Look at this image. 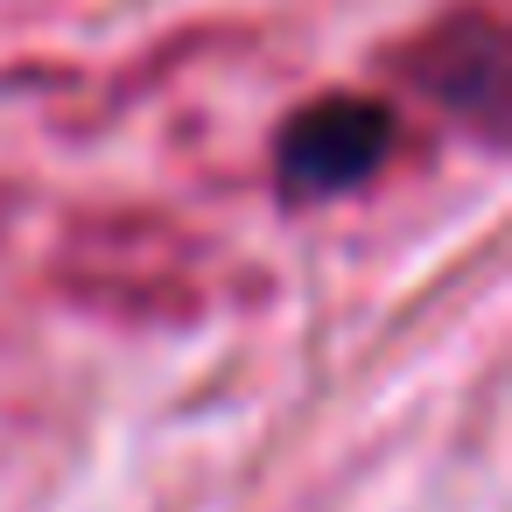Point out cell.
Instances as JSON below:
<instances>
[{
    "instance_id": "cell-1",
    "label": "cell",
    "mask_w": 512,
    "mask_h": 512,
    "mask_svg": "<svg viewBox=\"0 0 512 512\" xmlns=\"http://www.w3.org/2000/svg\"><path fill=\"white\" fill-rule=\"evenodd\" d=\"M386 155H393V113L379 99L330 92L281 127L274 176H281V197L316 204V197H337V190H358L365 176H379Z\"/></svg>"
},
{
    "instance_id": "cell-2",
    "label": "cell",
    "mask_w": 512,
    "mask_h": 512,
    "mask_svg": "<svg viewBox=\"0 0 512 512\" xmlns=\"http://www.w3.org/2000/svg\"><path fill=\"white\" fill-rule=\"evenodd\" d=\"M407 78L449 106L456 120H470L484 141L505 134V22L491 0H477V8L435 22L421 43H407Z\"/></svg>"
}]
</instances>
